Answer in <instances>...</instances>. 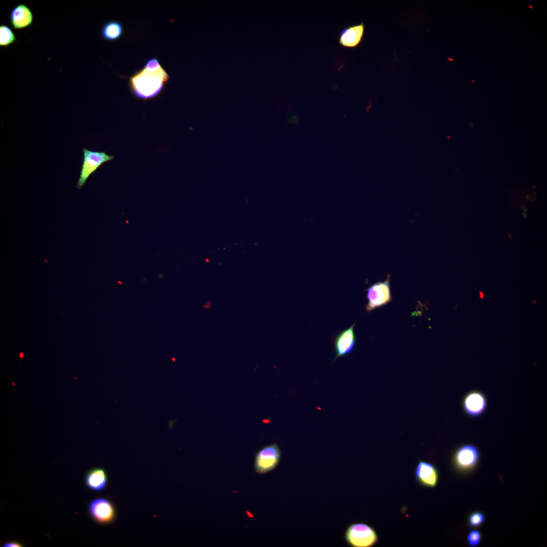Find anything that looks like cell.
<instances>
[{"mask_svg": "<svg viewBox=\"0 0 547 547\" xmlns=\"http://www.w3.org/2000/svg\"><path fill=\"white\" fill-rule=\"evenodd\" d=\"M389 277L388 275L384 281L377 282L366 289L368 301L365 306L366 312H371L392 301Z\"/></svg>", "mask_w": 547, "mask_h": 547, "instance_id": "obj_6", "label": "cell"}, {"mask_svg": "<svg viewBox=\"0 0 547 547\" xmlns=\"http://www.w3.org/2000/svg\"><path fill=\"white\" fill-rule=\"evenodd\" d=\"M479 294V297L482 299H484V293L482 292V291H480Z\"/></svg>", "mask_w": 547, "mask_h": 547, "instance_id": "obj_19", "label": "cell"}, {"mask_svg": "<svg viewBox=\"0 0 547 547\" xmlns=\"http://www.w3.org/2000/svg\"><path fill=\"white\" fill-rule=\"evenodd\" d=\"M487 404L486 396L479 390L468 392L462 400L463 412L467 416L471 418H476L482 415L487 409Z\"/></svg>", "mask_w": 547, "mask_h": 547, "instance_id": "obj_8", "label": "cell"}, {"mask_svg": "<svg viewBox=\"0 0 547 547\" xmlns=\"http://www.w3.org/2000/svg\"><path fill=\"white\" fill-rule=\"evenodd\" d=\"M23 546L21 542L16 540H9L2 544L3 547H22Z\"/></svg>", "mask_w": 547, "mask_h": 547, "instance_id": "obj_18", "label": "cell"}, {"mask_svg": "<svg viewBox=\"0 0 547 547\" xmlns=\"http://www.w3.org/2000/svg\"><path fill=\"white\" fill-rule=\"evenodd\" d=\"M87 510L91 519L100 525L111 524L117 518V510L115 504L106 497L92 498L88 503Z\"/></svg>", "mask_w": 547, "mask_h": 547, "instance_id": "obj_4", "label": "cell"}, {"mask_svg": "<svg viewBox=\"0 0 547 547\" xmlns=\"http://www.w3.org/2000/svg\"><path fill=\"white\" fill-rule=\"evenodd\" d=\"M108 483L107 474L104 468L94 467L89 470L85 476V483L87 487L95 492H100L105 490Z\"/></svg>", "mask_w": 547, "mask_h": 547, "instance_id": "obj_13", "label": "cell"}, {"mask_svg": "<svg viewBox=\"0 0 547 547\" xmlns=\"http://www.w3.org/2000/svg\"><path fill=\"white\" fill-rule=\"evenodd\" d=\"M415 477L421 486L434 488L438 482L439 474L437 468L433 464L420 461L415 468Z\"/></svg>", "mask_w": 547, "mask_h": 547, "instance_id": "obj_11", "label": "cell"}, {"mask_svg": "<svg viewBox=\"0 0 547 547\" xmlns=\"http://www.w3.org/2000/svg\"><path fill=\"white\" fill-rule=\"evenodd\" d=\"M122 77L128 80L133 96L145 102L160 95L170 80V75L156 57L148 59L143 67L132 75Z\"/></svg>", "mask_w": 547, "mask_h": 547, "instance_id": "obj_1", "label": "cell"}, {"mask_svg": "<svg viewBox=\"0 0 547 547\" xmlns=\"http://www.w3.org/2000/svg\"><path fill=\"white\" fill-rule=\"evenodd\" d=\"M482 539V534L478 530H471L467 536V543L470 546L479 545Z\"/></svg>", "mask_w": 547, "mask_h": 547, "instance_id": "obj_17", "label": "cell"}, {"mask_svg": "<svg viewBox=\"0 0 547 547\" xmlns=\"http://www.w3.org/2000/svg\"><path fill=\"white\" fill-rule=\"evenodd\" d=\"M123 24L117 20L106 22L100 29L101 37L106 41H115L120 39L124 34Z\"/></svg>", "mask_w": 547, "mask_h": 547, "instance_id": "obj_14", "label": "cell"}, {"mask_svg": "<svg viewBox=\"0 0 547 547\" xmlns=\"http://www.w3.org/2000/svg\"><path fill=\"white\" fill-rule=\"evenodd\" d=\"M346 542L353 547H371L378 541L375 529L371 526L362 523L349 525L344 533Z\"/></svg>", "mask_w": 547, "mask_h": 547, "instance_id": "obj_3", "label": "cell"}, {"mask_svg": "<svg viewBox=\"0 0 547 547\" xmlns=\"http://www.w3.org/2000/svg\"><path fill=\"white\" fill-rule=\"evenodd\" d=\"M480 457V450L476 446L464 444L458 446L453 452L452 463L457 472L467 474L477 467Z\"/></svg>", "mask_w": 547, "mask_h": 547, "instance_id": "obj_2", "label": "cell"}, {"mask_svg": "<svg viewBox=\"0 0 547 547\" xmlns=\"http://www.w3.org/2000/svg\"><path fill=\"white\" fill-rule=\"evenodd\" d=\"M485 521L483 513L475 511L471 513L467 518V524L470 528H477L482 526Z\"/></svg>", "mask_w": 547, "mask_h": 547, "instance_id": "obj_16", "label": "cell"}, {"mask_svg": "<svg viewBox=\"0 0 547 547\" xmlns=\"http://www.w3.org/2000/svg\"><path fill=\"white\" fill-rule=\"evenodd\" d=\"M16 41V36L11 28L6 24L0 25V46L8 47Z\"/></svg>", "mask_w": 547, "mask_h": 547, "instance_id": "obj_15", "label": "cell"}, {"mask_svg": "<svg viewBox=\"0 0 547 547\" xmlns=\"http://www.w3.org/2000/svg\"><path fill=\"white\" fill-rule=\"evenodd\" d=\"M529 7H530V8L531 9H533V8L532 7H531V5H529Z\"/></svg>", "mask_w": 547, "mask_h": 547, "instance_id": "obj_21", "label": "cell"}, {"mask_svg": "<svg viewBox=\"0 0 547 547\" xmlns=\"http://www.w3.org/2000/svg\"><path fill=\"white\" fill-rule=\"evenodd\" d=\"M533 302L534 303H535V301H533Z\"/></svg>", "mask_w": 547, "mask_h": 547, "instance_id": "obj_22", "label": "cell"}, {"mask_svg": "<svg viewBox=\"0 0 547 547\" xmlns=\"http://www.w3.org/2000/svg\"><path fill=\"white\" fill-rule=\"evenodd\" d=\"M365 28L363 22L344 28L338 35L339 44L345 48L353 49L357 47L363 40Z\"/></svg>", "mask_w": 547, "mask_h": 547, "instance_id": "obj_10", "label": "cell"}, {"mask_svg": "<svg viewBox=\"0 0 547 547\" xmlns=\"http://www.w3.org/2000/svg\"><path fill=\"white\" fill-rule=\"evenodd\" d=\"M33 14L30 9L24 4L15 6L10 11L9 20L14 29H22L32 25Z\"/></svg>", "mask_w": 547, "mask_h": 547, "instance_id": "obj_12", "label": "cell"}, {"mask_svg": "<svg viewBox=\"0 0 547 547\" xmlns=\"http://www.w3.org/2000/svg\"><path fill=\"white\" fill-rule=\"evenodd\" d=\"M82 150L83 161L76 184L78 189L85 184L90 176L102 164L114 159L113 155H108L105 151H93L86 148H83Z\"/></svg>", "mask_w": 547, "mask_h": 547, "instance_id": "obj_5", "label": "cell"}, {"mask_svg": "<svg viewBox=\"0 0 547 547\" xmlns=\"http://www.w3.org/2000/svg\"><path fill=\"white\" fill-rule=\"evenodd\" d=\"M281 456V451L277 444L264 446L255 456L254 468L256 472L264 474L272 471L279 464Z\"/></svg>", "mask_w": 547, "mask_h": 547, "instance_id": "obj_7", "label": "cell"}, {"mask_svg": "<svg viewBox=\"0 0 547 547\" xmlns=\"http://www.w3.org/2000/svg\"><path fill=\"white\" fill-rule=\"evenodd\" d=\"M23 354H22V353H20V358H22V357H23Z\"/></svg>", "mask_w": 547, "mask_h": 547, "instance_id": "obj_20", "label": "cell"}, {"mask_svg": "<svg viewBox=\"0 0 547 547\" xmlns=\"http://www.w3.org/2000/svg\"><path fill=\"white\" fill-rule=\"evenodd\" d=\"M356 322L348 328L339 333L335 337L334 347L336 356L334 362L338 358L350 354L356 346V337L354 332Z\"/></svg>", "mask_w": 547, "mask_h": 547, "instance_id": "obj_9", "label": "cell"}]
</instances>
